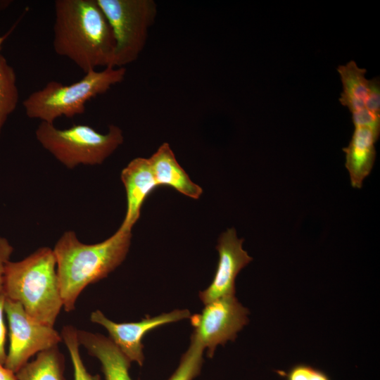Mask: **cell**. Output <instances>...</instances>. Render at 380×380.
I'll return each instance as SVG.
<instances>
[{
  "label": "cell",
  "mask_w": 380,
  "mask_h": 380,
  "mask_svg": "<svg viewBox=\"0 0 380 380\" xmlns=\"http://www.w3.org/2000/svg\"><path fill=\"white\" fill-rule=\"evenodd\" d=\"M16 74L6 58L0 54V136L8 116L19 101Z\"/></svg>",
  "instance_id": "obj_17"
},
{
  "label": "cell",
  "mask_w": 380,
  "mask_h": 380,
  "mask_svg": "<svg viewBox=\"0 0 380 380\" xmlns=\"http://www.w3.org/2000/svg\"><path fill=\"white\" fill-rule=\"evenodd\" d=\"M158 186L166 185L194 199L203 193L178 163L168 143H163L148 158Z\"/></svg>",
  "instance_id": "obj_14"
},
{
  "label": "cell",
  "mask_w": 380,
  "mask_h": 380,
  "mask_svg": "<svg viewBox=\"0 0 380 380\" xmlns=\"http://www.w3.org/2000/svg\"><path fill=\"white\" fill-rule=\"evenodd\" d=\"M35 136L39 144L69 169L79 165H99L122 143V129L114 125L106 134L87 125H74L61 129L53 124L41 122Z\"/></svg>",
  "instance_id": "obj_5"
},
{
  "label": "cell",
  "mask_w": 380,
  "mask_h": 380,
  "mask_svg": "<svg viewBox=\"0 0 380 380\" xmlns=\"http://www.w3.org/2000/svg\"><path fill=\"white\" fill-rule=\"evenodd\" d=\"M113 32L115 50L113 67L125 68L144 50L148 30L156 21L153 0H96Z\"/></svg>",
  "instance_id": "obj_6"
},
{
  "label": "cell",
  "mask_w": 380,
  "mask_h": 380,
  "mask_svg": "<svg viewBox=\"0 0 380 380\" xmlns=\"http://www.w3.org/2000/svg\"><path fill=\"white\" fill-rule=\"evenodd\" d=\"M355 127H367L380 133V115H375L366 108L352 113Z\"/></svg>",
  "instance_id": "obj_21"
},
{
  "label": "cell",
  "mask_w": 380,
  "mask_h": 380,
  "mask_svg": "<svg viewBox=\"0 0 380 380\" xmlns=\"http://www.w3.org/2000/svg\"><path fill=\"white\" fill-rule=\"evenodd\" d=\"M54 11L56 54L72 61L84 74L113 67L115 41L96 0H56Z\"/></svg>",
  "instance_id": "obj_1"
},
{
  "label": "cell",
  "mask_w": 380,
  "mask_h": 380,
  "mask_svg": "<svg viewBox=\"0 0 380 380\" xmlns=\"http://www.w3.org/2000/svg\"><path fill=\"white\" fill-rule=\"evenodd\" d=\"M191 316L189 310L177 309L158 316L147 317L139 322L117 323L96 310L91 312L90 319L108 331L110 339L131 362L142 366L144 362L142 339L145 335L156 328L190 318Z\"/></svg>",
  "instance_id": "obj_9"
},
{
  "label": "cell",
  "mask_w": 380,
  "mask_h": 380,
  "mask_svg": "<svg viewBox=\"0 0 380 380\" xmlns=\"http://www.w3.org/2000/svg\"><path fill=\"white\" fill-rule=\"evenodd\" d=\"M379 134L367 127H355L348 146L343 148L345 165L354 188L361 189L363 180L372 171L376 154L375 143Z\"/></svg>",
  "instance_id": "obj_13"
},
{
  "label": "cell",
  "mask_w": 380,
  "mask_h": 380,
  "mask_svg": "<svg viewBox=\"0 0 380 380\" xmlns=\"http://www.w3.org/2000/svg\"><path fill=\"white\" fill-rule=\"evenodd\" d=\"M14 29V26L11 28L8 32H7L6 34H4L2 36H0V52L2 49V45L4 42V41L8 38L9 34L11 33L12 30ZM1 54V53H0Z\"/></svg>",
  "instance_id": "obj_26"
},
{
  "label": "cell",
  "mask_w": 380,
  "mask_h": 380,
  "mask_svg": "<svg viewBox=\"0 0 380 380\" xmlns=\"http://www.w3.org/2000/svg\"><path fill=\"white\" fill-rule=\"evenodd\" d=\"M3 293L19 303L27 314L53 327L63 307L53 249L41 247L24 259L9 261Z\"/></svg>",
  "instance_id": "obj_3"
},
{
  "label": "cell",
  "mask_w": 380,
  "mask_h": 380,
  "mask_svg": "<svg viewBox=\"0 0 380 380\" xmlns=\"http://www.w3.org/2000/svg\"><path fill=\"white\" fill-rule=\"evenodd\" d=\"M205 349L198 337L192 333L190 345L182 355L179 363L167 380H194L201 372Z\"/></svg>",
  "instance_id": "obj_18"
},
{
  "label": "cell",
  "mask_w": 380,
  "mask_h": 380,
  "mask_svg": "<svg viewBox=\"0 0 380 380\" xmlns=\"http://www.w3.org/2000/svg\"><path fill=\"white\" fill-rule=\"evenodd\" d=\"M243 239H239L235 229H227L219 237L216 249L219 260L214 278L205 290L199 293L204 305L220 298L234 296L235 280L239 272L253 258L243 250Z\"/></svg>",
  "instance_id": "obj_10"
},
{
  "label": "cell",
  "mask_w": 380,
  "mask_h": 380,
  "mask_svg": "<svg viewBox=\"0 0 380 380\" xmlns=\"http://www.w3.org/2000/svg\"><path fill=\"white\" fill-rule=\"evenodd\" d=\"M13 247L8 240L0 236V293H3L4 277L7 263L10 261Z\"/></svg>",
  "instance_id": "obj_23"
},
{
  "label": "cell",
  "mask_w": 380,
  "mask_h": 380,
  "mask_svg": "<svg viewBox=\"0 0 380 380\" xmlns=\"http://www.w3.org/2000/svg\"><path fill=\"white\" fill-rule=\"evenodd\" d=\"M132 230L119 228L108 239L94 244L81 242L73 231L65 232L53 251L64 310L75 308L79 296L89 284L106 277L125 259Z\"/></svg>",
  "instance_id": "obj_2"
},
{
  "label": "cell",
  "mask_w": 380,
  "mask_h": 380,
  "mask_svg": "<svg viewBox=\"0 0 380 380\" xmlns=\"http://www.w3.org/2000/svg\"><path fill=\"white\" fill-rule=\"evenodd\" d=\"M9 347L4 366L16 373L35 354L58 346L62 337L53 327L37 321L18 302L6 298Z\"/></svg>",
  "instance_id": "obj_7"
},
{
  "label": "cell",
  "mask_w": 380,
  "mask_h": 380,
  "mask_svg": "<svg viewBox=\"0 0 380 380\" xmlns=\"http://www.w3.org/2000/svg\"><path fill=\"white\" fill-rule=\"evenodd\" d=\"M248 315L249 310L235 295L222 297L205 304L201 314L191 316L193 333L211 358L218 345L234 341L238 333L248 324Z\"/></svg>",
  "instance_id": "obj_8"
},
{
  "label": "cell",
  "mask_w": 380,
  "mask_h": 380,
  "mask_svg": "<svg viewBox=\"0 0 380 380\" xmlns=\"http://www.w3.org/2000/svg\"><path fill=\"white\" fill-rule=\"evenodd\" d=\"M121 180L127 196V210L120 228L132 230L140 217L147 196L158 186L148 158H137L122 170Z\"/></svg>",
  "instance_id": "obj_11"
},
{
  "label": "cell",
  "mask_w": 380,
  "mask_h": 380,
  "mask_svg": "<svg viewBox=\"0 0 380 380\" xmlns=\"http://www.w3.org/2000/svg\"><path fill=\"white\" fill-rule=\"evenodd\" d=\"M0 380H18L15 374L0 364Z\"/></svg>",
  "instance_id": "obj_25"
},
{
  "label": "cell",
  "mask_w": 380,
  "mask_h": 380,
  "mask_svg": "<svg viewBox=\"0 0 380 380\" xmlns=\"http://www.w3.org/2000/svg\"><path fill=\"white\" fill-rule=\"evenodd\" d=\"M65 359L58 346L39 353L16 373L18 380H67Z\"/></svg>",
  "instance_id": "obj_16"
},
{
  "label": "cell",
  "mask_w": 380,
  "mask_h": 380,
  "mask_svg": "<svg viewBox=\"0 0 380 380\" xmlns=\"http://www.w3.org/2000/svg\"><path fill=\"white\" fill-rule=\"evenodd\" d=\"M365 108L375 115H380V81L379 77L369 80V92L365 103Z\"/></svg>",
  "instance_id": "obj_22"
},
{
  "label": "cell",
  "mask_w": 380,
  "mask_h": 380,
  "mask_svg": "<svg viewBox=\"0 0 380 380\" xmlns=\"http://www.w3.org/2000/svg\"><path fill=\"white\" fill-rule=\"evenodd\" d=\"M337 71L343 85L339 101L353 113L365 108L369 92V80L365 77L366 69L360 68L355 61H350L339 65Z\"/></svg>",
  "instance_id": "obj_15"
},
{
  "label": "cell",
  "mask_w": 380,
  "mask_h": 380,
  "mask_svg": "<svg viewBox=\"0 0 380 380\" xmlns=\"http://www.w3.org/2000/svg\"><path fill=\"white\" fill-rule=\"evenodd\" d=\"M277 373L285 380H331L324 371L304 363L295 365L287 372L278 371Z\"/></svg>",
  "instance_id": "obj_20"
},
{
  "label": "cell",
  "mask_w": 380,
  "mask_h": 380,
  "mask_svg": "<svg viewBox=\"0 0 380 380\" xmlns=\"http://www.w3.org/2000/svg\"><path fill=\"white\" fill-rule=\"evenodd\" d=\"M125 74V68L107 67L100 71H89L69 85L50 81L31 93L23 101V106L28 118L53 124L58 118L83 114L87 101L122 82Z\"/></svg>",
  "instance_id": "obj_4"
},
{
  "label": "cell",
  "mask_w": 380,
  "mask_h": 380,
  "mask_svg": "<svg viewBox=\"0 0 380 380\" xmlns=\"http://www.w3.org/2000/svg\"><path fill=\"white\" fill-rule=\"evenodd\" d=\"M77 338L80 346L101 362L105 380H133L129 374L132 362L109 337L77 329Z\"/></svg>",
  "instance_id": "obj_12"
},
{
  "label": "cell",
  "mask_w": 380,
  "mask_h": 380,
  "mask_svg": "<svg viewBox=\"0 0 380 380\" xmlns=\"http://www.w3.org/2000/svg\"><path fill=\"white\" fill-rule=\"evenodd\" d=\"M6 296L0 293V364L4 365L7 353L6 351V327L4 322V303Z\"/></svg>",
  "instance_id": "obj_24"
},
{
  "label": "cell",
  "mask_w": 380,
  "mask_h": 380,
  "mask_svg": "<svg viewBox=\"0 0 380 380\" xmlns=\"http://www.w3.org/2000/svg\"><path fill=\"white\" fill-rule=\"evenodd\" d=\"M61 335L71 358L74 380H101L99 375H92L86 369L80 353L77 329L72 325L64 326Z\"/></svg>",
  "instance_id": "obj_19"
}]
</instances>
